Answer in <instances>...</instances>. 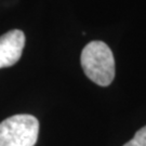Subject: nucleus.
Wrapping results in <instances>:
<instances>
[{
    "mask_svg": "<svg viewBox=\"0 0 146 146\" xmlns=\"http://www.w3.org/2000/svg\"><path fill=\"white\" fill-rule=\"evenodd\" d=\"M81 66L86 76L101 87L110 86L115 78V58L103 41H91L81 52Z\"/></svg>",
    "mask_w": 146,
    "mask_h": 146,
    "instance_id": "1",
    "label": "nucleus"
},
{
    "mask_svg": "<svg viewBox=\"0 0 146 146\" xmlns=\"http://www.w3.org/2000/svg\"><path fill=\"white\" fill-rule=\"evenodd\" d=\"M39 121L27 114L11 116L0 122V146H35Z\"/></svg>",
    "mask_w": 146,
    "mask_h": 146,
    "instance_id": "2",
    "label": "nucleus"
},
{
    "mask_svg": "<svg viewBox=\"0 0 146 146\" xmlns=\"http://www.w3.org/2000/svg\"><path fill=\"white\" fill-rule=\"evenodd\" d=\"M25 35L20 29H12L0 36V68L14 65L22 56Z\"/></svg>",
    "mask_w": 146,
    "mask_h": 146,
    "instance_id": "3",
    "label": "nucleus"
},
{
    "mask_svg": "<svg viewBox=\"0 0 146 146\" xmlns=\"http://www.w3.org/2000/svg\"><path fill=\"white\" fill-rule=\"evenodd\" d=\"M123 146H146V125L135 133L134 137Z\"/></svg>",
    "mask_w": 146,
    "mask_h": 146,
    "instance_id": "4",
    "label": "nucleus"
}]
</instances>
